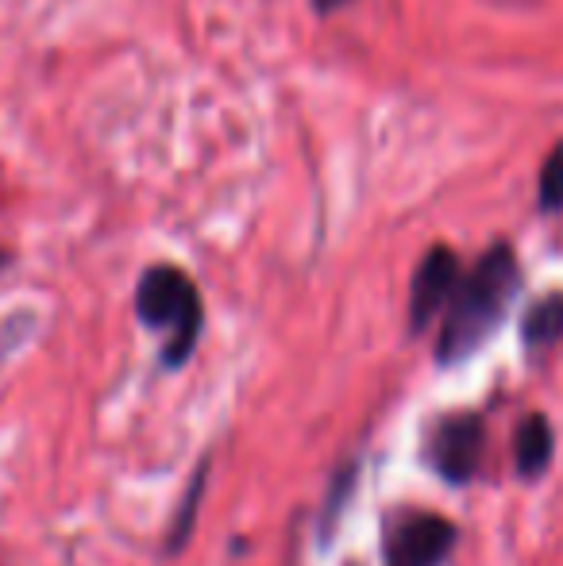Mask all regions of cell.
<instances>
[{
  "label": "cell",
  "mask_w": 563,
  "mask_h": 566,
  "mask_svg": "<svg viewBox=\"0 0 563 566\" xmlns=\"http://www.w3.org/2000/svg\"><path fill=\"white\" fill-rule=\"evenodd\" d=\"M518 290H521L518 254L505 243H494L475 262V270L463 274L448 313H444V328L440 339H436V363L456 366L463 358H471L482 343L494 336L498 324L505 321Z\"/></svg>",
  "instance_id": "obj_1"
},
{
  "label": "cell",
  "mask_w": 563,
  "mask_h": 566,
  "mask_svg": "<svg viewBox=\"0 0 563 566\" xmlns=\"http://www.w3.org/2000/svg\"><path fill=\"white\" fill-rule=\"evenodd\" d=\"M521 336H525V347L544 350L552 343L563 339V297L560 293H549L544 301H536L525 313V324H521Z\"/></svg>",
  "instance_id": "obj_7"
},
{
  "label": "cell",
  "mask_w": 563,
  "mask_h": 566,
  "mask_svg": "<svg viewBox=\"0 0 563 566\" xmlns=\"http://www.w3.org/2000/svg\"><path fill=\"white\" fill-rule=\"evenodd\" d=\"M136 316L143 328L163 336V366H186L205 328V305L186 270L158 262L147 266L136 285Z\"/></svg>",
  "instance_id": "obj_2"
},
{
  "label": "cell",
  "mask_w": 563,
  "mask_h": 566,
  "mask_svg": "<svg viewBox=\"0 0 563 566\" xmlns=\"http://www.w3.org/2000/svg\"><path fill=\"white\" fill-rule=\"evenodd\" d=\"M456 524L440 513L425 509H402L386 521L383 532V563L386 566H444L456 552Z\"/></svg>",
  "instance_id": "obj_3"
},
{
  "label": "cell",
  "mask_w": 563,
  "mask_h": 566,
  "mask_svg": "<svg viewBox=\"0 0 563 566\" xmlns=\"http://www.w3.org/2000/svg\"><path fill=\"white\" fill-rule=\"evenodd\" d=\"M309 4H313L316 15H332V12H340V8L352 4V0H309Z\"/></svg>",
  "instance_id": "obj_9"
},
{
  "label": "cell",
  "mask_w": 563,
  "mask_h": 566,
  "mask_svg": "<svg viewBox=\"0 0 563 566\" xmlns=\"http://www.w3.org/2000/svg\"><path fill=\"white\" fill-rule=\"evenodd\" d=\"M541 209L544 212H556L563 209V143L549 155L541 170Z\"/></svg>",
  "instance_id": "obj_8"
},
{
  "label": "cell",
  "mask_w": 563,
  "mask_h": 566,
  "mask_svg": "<svg viewBox=\"0 0 563 566\" xmlns=\"http://www.w3.org/2000/svg\"><path fill=\"white\" fill-rule=\"evenodd\" d=\"M552 424L541 412H529L518 424V436H513V459H518V474L521 478H541L552 462Z\"/></svg>",
  "instance_id": "obj_6"
},
{
  "label": "cell",
  "mask_w": 563,
  "mask_h": 566,
  "mask_svg": "<svg viewBox=\"0 0 563 566\" xmlns=\"http://www.w3.org/2000/svg\"><path fill=\"white\" fill-rule=\"evenodd\" d=\"M459 282H463V266H459L451 247H432L414 270L409 282V328L425 332L440 313H448L451 297H456Z\"/></svg>",
  "instance_id": "obj_5"
},
{
  "label": "cell",
  "mask_w": 563,
  "mask_h": 566,
  "mask_svg": "<svg viewBox=\"0 0 563 566\" xmlns=\"http://www.w3.org/2000/svg\"><path fill=\"white\" fill-rule=\"evenodd\" d=\"M487 451V428L475 412H451L428 436V462L451 485H463L479 474Z\"/></svg>",
  "instance_id": "obj_4"
}]
</instances>
